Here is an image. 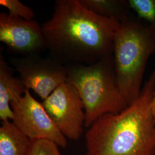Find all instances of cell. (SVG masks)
I'll list each match as a JSON object with an SVG mask.
<instances>
[{
    "label": "cell",
    "instance_id": "obj_11",
    "mask_svg": "<svg viewBox=\"0 0 155 155\" xmlns=\"http://www.w3.org/2000/svg\"><path fill=\"white\" fill-rule=\"evenodd\" d=\"M80 4L100 16L114 18L120 22L130 17L131 8L126 0H79Z\"/></svg>",
    "mask_w": 155,
    "mask_h": 155
},
{
    "label": "cell",
    "instance_id": "obj_13",
    "mask_svg": "<svg viewBox=\"0 0 155 155\" xmlns=\"http://www.w3.org/2000/svg\"><path fill=\"white\" fill-rule=\"evenodd\" d=\"M0 5L6 8L12 16L20 17L25 20H32L35 17L33 10L18 0H1Z\"/></svg>",
    "mask_w": 155,
    "mask_h": 155
},
{
    "label": "cell",
    "instance_id": "obj_7",
    "mask_svg": "<svg viewBox=\"0 0 155 155\" xmlns=\"http://www.w3.org/2000/svg\"><path fill=\"white\" fill-rule=\"evenodd\" d=\"M13 112L12 122L32 141L48 140L65 148L67 138L52 121L42 103L35 100L30 90L11 104Z\"/></svg>",
    "mask_w": 155,
    "mask_h": 155
},
{
    "label": "cell",
    "instance_id": "obj_6",
    "mask_svg": "<svg viewBox=\"0 0 155 155\" xmlns=\"http://www.w3.org/2000/svg\"><path fill=\"white\" fill-rule=\"evenodd\" d=\"M56 126L67 139L78 140L83 133L85 113L77 89L66 81L42 103Z\"/></svg>",
    "mask_w": 155,
    "mask_h": 155
},
{
    "label": "cell",
    "instance_id": "obj_9",
    "mask_svg": "<svg viewBox=\"0 0 155 155\" xmlns=\"http://www.w3.org/2000/svg\"><path fill=\"white\" fill-rule=\"evenodd\" d=\"M27 89L22 81L13 74L12 69L0 54V119L2 122L12 120L11 103L16 102Z\"/></svg>",
    "mask_w": 155,
    "mask_h": 155
},
{
    "label": "cell",
    "instance_id": "obj_2",
    "mask_svg": "<svg viewBox=\"0 0 155 155\" xmlns=\"http://www.w3.org/2000/svg\"><path fill=\"white\" fill-rule=\"evenodd\" d=\"M155 66L137 100L119 113L101 117L87 129L86 155H155Z\"/></svg>",
    "mask_w": 155,
    "mask_h": 155
},
{
    "label": "cell",
    "instance_id": "obj_3",
    "mask_svg": "<svg viewBox=\"0 0 155 155\" xmlns=\"http://www.w3.org/2000/svg\"><path fill=\"white\" fill-rule=\"evenodd\" d=\"M155 53V33L145 22L131 17L120 23L113 45L119 89L127 105L137 100L147 63Z\"/></svg>",
    "mask_w": 155,
    "mask_h": 155
},
{
    "label": "cell",
    "instance_id": "obj_15",
    "mask_svg": "<svg viewBox=\"0 0 155 155\" xmlns=\"http://www.w3.org/2000/svg\"><path fill=\"white\" fill-rule=\"evenodd\" d=\"M151 106H152V111L153 112V114H154L155 117V90L154 91V94H153V97L152 101Z\"/></svg>",
    "mask_w": 155,
    "mask_h": 155
},
{
    "label": "cell",
    "instance_id": "obj_1",
    "mask_svg": "<svg viewBox=\"0 0 155 155\" xmlns=\"http://www.w3.org/2000/svg\"><path fill=\"white\" fill-rule=\"evenodd\" d=\"M120 23L90 11L79 0H57L41 28L51 58L62 64L90 65L113 55Z\"/></svg>",
    "mask_w": 155,
    "mask_h": 155
},
{
    "label": "cell",
    "instance_id": "obj_5",
    "mask_svg": "<svg viewBox=\"0 0 155 155\" xmlns=\"http://www.w3.org/2000/svg\"><path fill=\"white\" fill-rule=\"evenodd\" d=\"M10 61L27 89L43 101L67 81V67L52 58L33 54L12 58Z\"/></svg>",
    "mask_w": 155,
    "mask_h": 155
},
{
    "label": "cell",
    "instance_id": "obj_12",
    "mask_svg": "<svg viewBox=\"0 0 155 155\" xmlns=\"http://www.w3.org/2000/svg\"><path fill=\"white\" fill-rule=\"evenodd\" d=\"M137 18L144 20L155 33V0H128Z\"/></svg>",
    "mask_w": 155,
    "mask_h": 155
},
{
    "label": "cell",
    "instance_id": "obj_4",
    "mask_svg": "<svg viewBox=\"0 0 155 155\" xmlns=\"http://www.w3.org/2000/svg\"><path fill=\"white\" fill-rule=\"evenodd\" d=\"M67 67V81L77 89L83 102L86 128L101 117L119 113L128 106L117 84L113 55L92 64Z\"/></svg>",
    "mask_w": 155,
    "mask_h": 155
},
{
    "label": "cell",
    "instance_id": "obj_8",
    "mask_svg": "<svg viewBox=\"0 0 155 155\" xmlns=\"http://www.w3.org/2000/svg\"><path fill=\"white\" fill-rule=\"evenodd\" d=\"M0 41L6 45L9 54L22 56L39 54L47 48L38 22L6 13H0Z\"/></svg>",
    "mask_w": 155,
    "mask_h": 155
},
{
    "label": "cell",
    "instance_id": "obj_10",
    "mask_svg": "<svg viewBox=\"0 0 155 155\" xmlns=\"http://www.w3.org/2000/svg\"><path fill=\"white\" fill-rule=\"evenodd\" d=\"M32 141L10 121L0 127V155H27Z\"/></svg>",
    "mask_w": 155,
    "mask_h": 155
},
{
    "label": "cell",
    "instance_id": "obj_14",
    "mask_svg": "<svg viewBox=\"0 0 155 155\" xmlns=\"http://www.w3.org/2000/svg\"><path fill=\"white\" fill-rule=\"evenodd\" d=\"M59 146L48 140L32 141L27 155H61Z\"/></svg>",
    "mask_w": 155,
    "mask_h": 155
}]
</instances>
